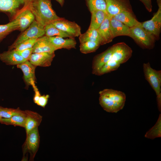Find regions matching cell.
Wrapping results in <instances>:
<instances>
[{
	"mask_svg": "<svg viewBox=\"0 0 161 161\" xmlns=\"http://www.w3.org/2000/svg\"><path fill=\"white\" fill-rule=\"evenodd\" d=\"M29 7L35 20L44 27L63 18L58 16L53 10L51 0H33Z\"/></svg>",
	"mask_w": 161,
	"mask_h": 161,
	"instance_id": "obj_1",
	"label": "cell"
},
{
	"mask_svg": "<svg viewBox=\"0 0 161 161\" xmlns=\"http://www.w3.org/2000/svg\"><path fill=\"white\" fill-rule=\"evenodd\" d=\"M99 103L106 111L117 113L123 108L126 96L123 92L112 89H105L99 92Z\"/></svg>",
	"mask_w": 161,
	"mask_h": 161,
	"instance_id": "obj_2",
	"label": "cell"
},
{
	"mask_svg": "<svg viewBox=\"0 0 161 161\" xmlns=\"http://www.w3.org/2000/svg\"><path fill=\"white\" fill-rule=\"evenodd\" d=\"M129 36L143 49H151L154 47L156 41L154 37L142 26L140 22L130 28Z\"/></svg>",
	"mask_w": 161,
	"mask_h": 161,
	"instance_id": "obj_3",
	"label": "cell"
},
{
	"mask_svg": "<svg viewBox=\"0 0 161 161\" xmlns=\"http://www.w3.org/2000/svg\"><path fill=\"white\" fill-rule=\"evenodd\" d=\"M143 72L145 79L155 91L158 108L161 111V71L152 68L149 62L143 63Z\"/></svg>",
	"mask_w": 161,
	"mask_h": 161,
	"instance_id": "obj_4",
	"label": "cell"
},
{
	"mask_svg": "<svg viewBox=\"0 0 161 161\" xmlns=\"http://www.w3.org/2000/svg\"><path fill=\"white\" fill-rule=\"evenodd\" d=\"M45 35L44 27L35 20L18 37L14 42L9 47L8 50L14 49L18 44L25 40L38 38Z\"/></svg>",
	"mask_w": 161,
	"mask_h": 161,
	"instance_id": "obj_5",
	"label": "cell"
},
{
	"mask_svg": "<svg viewBox=\"0 0 161 161\" xmlns=\"http://www.w3.org/2000/svg\"><path fill=\"white\" fill-rule=\"evenodd\" d=\"M158 10L150 20L140 22L142 26L154 37L156 40L160 38L161 30V0H157Z\"/></svg>",
	"mask_w": 161,
	"mask_h": 161,
	"instance_id": "obj_6",
	"label": "cell"
},
{
	"mask_svg": "<svg viewBox=\"0 0 161 161\" xmlns=\"http://www.w3.org/2000/svg\"><path fill=\"white\" fill-rule=\"evenodd\" d=\"M112 52L110 60L121 64L127 62L131 56V49L124 42H120L112 46Z\"/></svg>",
	"mask_w": 161,
	"mask_h": 161,
	"instance_id": "obj_7",
	"label": "cell"
},
{
	"mask_svg": "<svg viewBox=\"0 0 161 161\" xmlns=\"http://www.w3.org/2000/svg\"><path fill=\"white\" fill-rule=\"evenodd\" d=\"M26 139L24 143V153L29 152L30 160H33L38 151L40 142V136L38 127H36L26 135Z\"/></svg>",
	"mask_w": 161,
	"mask_h": 161,
	"instance_id": "obj_8",
	"label": "cell"
},
{
	"mask_svg": "<svg viewBox=\"0 0 161 161\" xmlns=\"http://www.w3.org/2000/svg\"><path fill=\"white\" fill-rule=\"evenodd\" d=\"M106 11L108 15L113 16L123 11L133 12L129 0H105Z\"/></svg>",
	"mask_w": 161,
	"mask_h": 161,
	"instance_id": "obj_9",
	"label": "cell"
},
{
	"mask_svg": "<svg viewBox=\"0 0 161 161\" xmlns=\"http://www.w3.org/2000/svg\"><path fill=\"white\" fill-rule=\"evenodd\" d=\"M52 23L72 38L79 36L81 34V27L78 25L75 22L69 21L64 18Z\"/></svg>",
	"mask_w": 161,
	"mask_h": 161,
	"instance_id": "obj_10",
	"label": "cell"
},
{
	"mask_svg": "<svg viewBox=\"0 0 161 161\" xmlns=\"http://www.w3.org/2000/svg\"><path fill=\"white\" fill-rule=\"evenodd\" d=\"M30 4L23 8L14 18L18 21V30L21 32L26 29L35 20V16L30 8Z\"/></svg>",
	"mask_w": 161,
	"mask_h": 161,
	"instance_id": "obj_11",
	"label": "cell"
},
{
	"mask_svg": "<svg viewBox=\"0 0 161 161\" xmlns=\"http://www.w3.org/2000/svg\"><path fill=\"white\" fill-rule=\"evenodd\" d=\"M18 68L20 69L23 73V78L26 86H33L35 85V74L36 66L32 64L29 61L17 65Z\"/></svg>",
	"mask_w": 161,
	"mask_h": 161,
	"instance_id": "obj_12",
	"label": "cell"
},
{
	"mask_svg": "<svg viewBox=\"0 0 161 161\" xmlns=\"http://www.w3.org/2000/svg\"><path fill=\"white\" fill-rule=\"evenodd\" d=\"M55 55V52L32 53L29 61L36 66L48 67L51 65Z\"/></svg>",
	"mask_w": 161,
	"mask_h": 161,
	"instance_id": "obj_13",
	"label": "cell"
},
{
	"mask_svg": "<svg viewBox=\"0 0 161 161\" xmlns=\"http://www.w3.org/2000/svg\"><path fill=\"white\" fill-rule=\"evenodd\" d=\"M112 52V46L102 52L95 55L92 64V73L96 75L98 71L111 58Z\"/></svg>",
	"mask_w": 161,
	"mask_h": 161,
	"instance_id": "obj_14",
	"label": "cell"
},
{
	"mask_svg": "<svg viewBox=\"0 0 161 161\" xmlns=\"http://www.w3.org/2000/svg\"><path fill=\"white\" fill-rule=\"evenodd\" d=\"M111 17L107 14L104 21L97 30L100 45L111 42L114 38L110 27V20Z\"/></svg>",
	"mask_w": 161,
	"mask_h": 161,
	"instance_id": "obj_15",
	"label": "cell"
},
{
	"mask_svg": "<svg viewBox=\"0 0 161 161\" xmlns=\"http://www.w3.org/2000/svg\"><path fill=\"white\" fill-rule=\"evenodd\" d=\"M0 60L9 65H17L27 61L24 58L14 49L0 53Z\"/></svg>",
	"mask_w": 161,
	"mask_h": 161,
	"instance_id": "obj_16",
	"label": "cell"
},
{
	"mask_svg": "<svg viewBox=\"0 0 161 161\" xmlns=\"http://www.w3.org/2000/svg\"><path fill=\"white\" fill-rule=\"evenodd\" d=\"M48 39L57 50L61 49H68L75 48L77 42L74 38L64 39L58 36L48 37Z\"/></svg>",
	"mask_w": 161,
	"mask_h": 161,
	"instance_id": "obj_17",
	"label": "cell"
},
{
	"mask_svg": "<svg viewBox=\"0 0 161 161\" xmlns=\"http://www.w3.org/2000/svg\"><path fill=\"white\" fill-rule=\"evenodd\" d=\"M56 49L49 41L48 37L44 35L38 38L32 47V53H53Z\"/></svg>",
	"mask_w": 161,
	"mask_h": 161,
	"instance_id": "obj_18",
	"label": "cell"
},
{
	"mask_svg": "<svg viewBox=\"0 0 161 161\" xmlns=\"http://www.w3.org/2000/svg\"><path fill=\"white\" fill-rule=\"evenodd\" d=\"M26 117L24 128L27 135L32 130L40 125L42 120V116L37 112L25 110Z\"/></svg>",
	"mask_w": 161,
	"mask_h": 161,
	"instance_id": "obj_19",
	"label": "cell"
},
{
	"mask_svg": "<svg viewBox=\"0 0 161 161\" xmlns=\"http://www.w3.org/2000/svg\"><path fill=\"white\" fill-rule=\"evenodd\" d=\"M110 27L113 38L119 36H129L130 28L115 19L113 16L110 18Z\"/></svg>",
	"mask_w": 161,
	"mask_h": 161,
	"instance_id": "obj_20",
	"label": "cell"
},
{
	"mask_svg": "<svg viewBox=\"0 0 161 161\" xmlns=\"http://www.w3.org/2000/svg\"><path fill=\"white\" fill-rule=\"evenodd\" d=\"M113 16L129 28L138 24L140 22L137 19L133 12L123 11Z\"/></svg>",
	"mask_w": 161,
	"mask_h": 161,
	"instance_id": "obj_21",
	"label": "cell"
},
{
	"mask_svg": "<svg viewBox=\"0 0 161 161\" xmlns=\"http://www.w3.org/2000/svg\"><path fill=\"white\" fill-rule=\"evenodd\" d=\"M26 117L25 111L8 118H1L0 123L6 125H11L24 127Z\"/></svg>",
	"mask_w": 161,
	"mask_h": 161,
	"instance_id": "obj_22",
	"label": "cell"
},
{
	"mask_svg": "<svg viewBox=\"0 0 161 161\" xmlns=\"http://www.w3.org/2000/svg\"><path fill=\"white\" fill-rule=\"evenodd\" d=\"M91 18L89 28L97 30L104 21L107 13L103 10H97L91 12Z\"/></svg>",
	"mask_w": 161,
	"mask_h": 161,
	"instance_id": "obj_23",
	"label": "cell"
},
{
	"mask_svg": "<svg viewBox=\"0 0 161 161\" xmlns=\"http://www.w3.org/2000/svg\"><path fill=\"white\" fill-rule=\"evenodd\" d=\"M79 39L80 43L88 41L98 42L100 43L98 33L97 30L95 29L89 28L85 33L80 35Z\"/></svg>",
	"mask_w": 161,
	"mask_h": 161,
	"instance_id": "obj_24",
	"label": "cell"
},
{
	"mask_svg": "<svg viewBox=\"0 0 161 161\" xmlns=\"http://www.w3.org/2000/svg\"><path fill=\"white\" fill-rule=\"evenodd\" d=\"M18 29V21L14 18L7 24L0 25V38L3 39L11 32Z\"/></svg>",
	"mask_w": 161,
	"mask_h": 161,
	"instance_id": "obj_25",
	"label": "cell"
},
{
	"mask_svg": "<svg viewBox=\"0 0 161 161\" xmlns=\"http://www.w3.org/2000/svg\"><path fill=\"white\" fill-rule=\"evenodd\" d=\"M45 35L49 37L56 36L62 38H72L67 34L56 27L52 23L44 27Z\"/></svg>",
	"mask_w": 161,
	"mask_h": 161,
	"instance_id": "obj_26",
	"label": "cell"
},
{
	"mask_svg": "<svg viewBox=\"0 0 161 161\" xmlns=\"http://www.w3.org/2000/svg\"><path fill=\"white\" fill-rule=\"evenodd\" d=\"M88 8L91 13L97 10L106 12V4L105 0H85Z\"/></svg>",
	"mask_w": 161,
	"mask_h": 161,
	"instance_id": "obj_27",
	"label": "cell"
},
{
	"mask_svg": "<svg viewBox=\"0 0 161 161\" xmlns=\"http://www.w3.org/2000/svg\"><path fill=\"white\" fill-rule=\"evenodd\" d=\"M161 115L160 114L158 120L155 124L148 131L145 135L146 138L154 139L161 137Z\"/></svg>",
	"mask_w": 161,
	"mask_h": 161,
	"instance_id": "obj_28",
	"label": "cell"
},
{
	"mask_svg": "<svg viewBox=\"0 0 161 161\" xmlns=\"http://www.w3.org/2000/svg\"><path fill=\"white\" fill-rule=\"evenodd\" d=\"M100 46L99 42L88 41L80 43V50L82 53L86 54L95 52Z\"/></svg>",
	"mask_w": 161,
	"mask_h": 161,
	"instance_id": "obj_29",
	"label": "cell"
},
{
	"mask_svg": "<svg viewBox=\"0 0 161 161\" xmlns=\"http://www.w3.org/2000/svg\"><path fill=\"white\" fill-rule=\"evenodd\" d=\"M120 65L117 62L110 60L98 71L96 75L101 76L116 70Z\"/></svg>",
	"mask_w": 161,
	"mask_h": 161,
	"instance_id": "obj_30",
	"label": "cell"
},
{
	"mask_svg": "<svg viewBox=\"0 0 161 161\" xmlns=\"http://www.w3.org/2000/svg\"><path fill=\"white\" fill-rule=\"evenodd\" d=\"M19 108L16 109L4 107L0 106V117L8 118L21 112Z\"/></svg>",
	"mask_w": 161,
	"mask_h": 161,
	"instance_id": "obj_31",
	"label": "cell"
},
{
	"mask_svg": "<svg viewBox=\"0 0 161 161\" xmlns=\"http://www.w3.org/2000/svg\"><path fill=\"white\" fill-rule=\"evenodd\" d=\"M38 38H32L25 40L17 45L14 49L16 51H21L32 47Z\"/></svg>",
	"mask_w": 161,
	"mask_h": 161,
	"instance_id": "obj_32",
	"label": "cell"
},
{
	"mask_svg": "<svg viewBox=\"0 0 161 161\" xmlns=\"http://www.w3.org/2000/svg\"><path fill=\"white\" fill-rule=\"evenodd\" d=\"M16 51L24 58L29 61L32 53V47Z\"/></svg>",
	"mask_w": 161,
	"mask_h": 161,
	"instance_id": "obj_33",
	"label": "cell"
},
{
	"mask_svg": "<svg viewBox=\"0 0 161 161\" xmlns=\"http://www.w3.org/2000/svg\"><path fill=\"white\" fill-rule=\"evenodd\" d=\"M49 95H41L36 104L44 108L47 104Z\"/></svg>",
	"mask_w": 161,
	"mask_h": 161,
	"instance_id": "obj_34",
	"label": "cell"
},
{
	"mask_svg": "<svg viewBox=\"0 0 161 161\" xmlns=\"http://www.w3.org/2000/svg\"><path fill=\"white\" fill-rule=\"evenodd\" d=\"M144 5L145 8L149 12H151L152 10L151 0H139Z\"/></svg>",
	"mask_w": 161,
	"mask_h": 161,
	"instance_id": "obj_35",
	"label": "cell"
},
{
	"mask_svg": "<svg viewBox=\"0 0 161 161\" xmlns=\"http://www.w3.org/2000/svg\"><path fill=\"white\" fill-rule=\"evenodd\" d=\"M32 87L35 92V94L33 100L34 102L36 103L41 95L38 88L35 85L33 86Z\"/></svg>",
	"mask_w": 161,
	"mask_h": 161,
	"instance_id": "obj_36",
	"label": "cell"
},
{
	"mask_svg": "<svg viewBox=\"0 0 161 161\" xmlns=\"http://www.w3.org/2000/svg\"><path fill=\"white\" fill-rule=\"evenodd\" d=\"M57 1L63 7L64 3V0H55Z\"/></svg>",
	"mask_w": 161,
	"mask_h": 161,
	"instance_id": "obj_37",
	"label": "cell"
},
{
	"mask_svg": "<svg viewBox=\"0 0 161 161\" xmlns=\"http://www.w3.org/2000/svg\"><path fill=\"white\" fill-rule=\"evenodd\" d=\"M1 118L0 117V120L1 119Z\"/></svg>",
	"mask_w": 161,
	"mask_h": 161,
	"instance_id": "obj_38",
	"label": "cell"
}]
</instances>
